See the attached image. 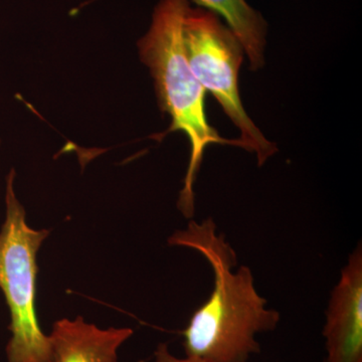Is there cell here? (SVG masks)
<instances>
[{
	"instance_id": "3",
	"label": "cell",
	"mask_w": 362,
	"mask_h": 362,
	"mask_svg": "<svg viewBox=\"0 0 362 362\" xmlns=\"http://www.w3.org/2000/svg\"><path fill=\"white\" fill-rule=\"evenodd\" d=\"M14 178L11 169L6 176V220L0 228V290L11 315L6 362H51L49 335L40 328L35 304L37 252L49 230L28 225Z\"/></svg>"
},
{
	"instance_id": "8",
	"label": "cell",
	"mask_w": 362,
	"mask_h": 362,
	"mask_svg": "<svg viewBox=\"0 0 362 362\" xmlns=\"http://www.w3.org/2000/svg\"><path fill=\"white\" fill-rule=\"evenodd\" d=\"M154 362H209L197 357H177L170 351L168 343H160L154 352Z\"/></svg>"
},
{
	"instance_id": "5",
	"label": "cell",
	"mask_w": 362,
	"mask_h": 362,
	"mask_svg": "<svg viewBox=\"0 0 362 362\" xmlns=\"http://www.w3.org/2000/svg\"><path fill=\"white\" fill-rule=\"evenodd\" d=\"M325 362H362V251L359 246L342 269L331 293L323 328Z\"/></svg>"
},
{
	"instance_id": "6",
	"label": "cell",
	"mask_w": 362,
	"mask_h": 362,
	"mask_svg": "<svg viewBox=\"0 0 362 362\" xmlns=\"http://www.w3.org/2000/svg\"><path fill=\"white\" fill-rule=\"evenodd\" d=\"M133 335L129 327H98L82 316L63 318L49 335L51 362H118V351Z\"/></svg>"
},
{
	"instance_id": "2",
	"label": "cell",
	"mask_w": 362,
	"mask_h": 362,
	"mask_svg": "<svg viewBox=\"0 0 362 362\" xmlns=\"http://www.w3.org/2000/svg\"><path fill=\"white\" fill-rule=\"evenodd\" d=\"M189 6L190 0H159L148 30L138 42L140 59L154 80L159 106L170 116L169 132L181 131L189 142V162L177 204L187 218L194 214V185L207 147H239L238 139L221 137L207 120L206 90L190 68L183 42V20Z\"/></svg>"
},
{
	"instance_id": "1",
	"label": "cell",
	"mask_w": 362,
	"mask_h": 362,
	"mask_svg": "<svg viewBox=\"0 0 362 362\" xmlns=\"http://www.w3.org/2000/svg\"><path fill=\"white\" fill-rule=\"evenodd\" d=\"M170 246L199 252L213 269L214 288L206 303L195 310L182 331L185 356L209 362H247L261 352L257 337L271 332L280 313L267 308L255 287L251 269L238 264L235 252L211 218L190 221L168 239Z\"/></svg>"
},
{
	"instance_id": "4",
	"label": "cell",
	"mask_w": 362,
	"mask_h": 362,
	"mask_svg": "<svg viewBox=\"0 0 362 362\" xmlns=\"http://www.w3.org/2000/svg\"><path fill=\"white\" fill-rule=\"evenodd\" d=\"M182 33L188 63L199 84L240 130L239 147L256 154L259 166L263 165L277 147L266 139L240 101L239 71L245 52L240 40L216 13L199 6L188 7Z\"/></svg>"
},
{
	"instance_id": "7",
	"label": "cell",
	"mask_w": 362,
	"mask_h": 362,
	"mask_svg": "<svg viewBox=\"0 0 362 362\" xmlns=\"http://www.w3.org/2000/svg\"><path fill=\"white\" fill-rule=\"evenodd\" d=\"M202 8L223 18L249 58L252 71L264 65L268 23L246 0H194Z\"/></svg>"
}]
</instances>
